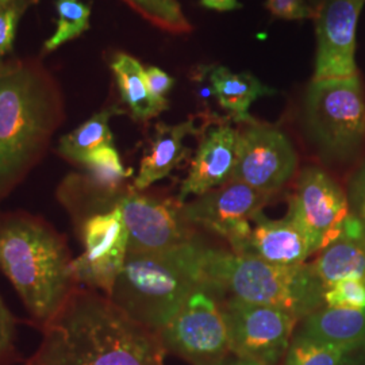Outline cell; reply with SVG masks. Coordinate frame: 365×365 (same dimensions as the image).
Segmentation results:
<instances>
[{
    "instance_id": "1",
    "label": "cell",
    "mask_w": 365,
    "mask_h": 365,
    "mask_svg": "<svg viewBox=\"0 0 365 365\" xmlns=\"http://www.w3.org/2000/svg\"><path fill=\"white\" fill-rule=\"evenodd\" d=\"M158 333L107 297L76 289L43 327L31 365H165Z\"/></svg>"
},
{
    "instance_id": "2",
    "label": "cell",
    "mask_w": 365,
    "mask_h": 365,
    "mask_svg": "<svg viewBox=\"0 0 365 365\" xmlns=\"http://www.w3.org/2000/svg\"><path fill=\"white\" fill-rule=\"evenodd\" d=\"M63 115L60 90L42 66H0V200L43 155Z\"/></svg>"
},
{
    "instance_id": "3",
    "label": "cell",
    "mask_w": 365,
    "mask_h": 365,
    "mask_svg": "<svg viewBox=\"0 0 365 365\" xmlns=\"http://www.w3.org/2000/svg\"><path fill=\"white\" fill-rule=\"evenodd\" d=\"M0 268L42 327L75 291L66 241L48 225L25 214L0 218Z\"/></svg>"
},
{
    "instance_id": "4",
    "label": "cell",
    "mask_w": 365,
    "mask_h": 365,
    "mask_svg": "<svg viewBox=\"0 0 365 365\" xmlns=\"http://www.w3.org/2000/svg\"><path fill=\"white\" fill-rule=\"evenodd\" d=\"M199 252L196 241L161 253L128 252L107 298L133 319L158 333L196 289L206 288Z\"/></svg>"
},
{
    "instance_id": "5",
    "label": "cell",
    "mask_w": 365,
    "mask_h": 365,
    "mask_svg": "<svg viewBox=\"0 0 365 365\" xmlns=\"http://www.w3.org/2000/svg\"><path fill=\"white\" fill-rule=\"evenodd\" d=\"M199 260L205 287L210 292H229L230 298L276 307L298 321L325 306V286L310 264L274 265L202 245Z\"/></svg>"
},
{
    "instance_id": "6",
    "label": "cell",
    "mask_w": 365,
    "mask_h": 365,
    "mask_svg": "<svg viewBox=\"0 0 365 365\" xmlns=\"http://www.w3.org/2000/svg\"><path fill=\"white\" fill-rule=\"evenodd\" d=\"M304 119L324 156L353 155L365 140V99L359 76L313 80L306 93Z\"/></svg>"
},
{
    "instance_id": "7",
    "label": "cell",
    "mask_w": 365,
    "mask_h": 365,
    "mask_svg": "<svg viewBox=\"0 0 365 365\" xmlns=\"http://www.w3.org/2000/svg\"><path fill=\"white\" fill-rule=\"evenodd\" d=\"M221 310L233 356L262 365H277L284 359L298 322L294 315L235 298L226 300Z\"/></svg>"
},
{
    "instance_id": "8",
    "label": "cell",
    "mask_w": 365,
    "mask_h": 365,
    "mask_svg": "<svg viewBox=\"0 0 365 365\" xmlns=\"http://www.w3.org/2000/svg\"><path fill=\"white\" fill-rule=\"evenodd\" d=\"M158 337L167 352L194 365L212 364L230 353L221 304L206 288L196 289Z\"/></svg>"
},
{
    "instance_id": "9",
    "label": "cell",
    "mask_w": 365,
    "mask_h": 365,
    "mask_svg": "<svg viewBox=\"0 0 365 365\" xmlns=\"http://www.w3.org/2000/svg\"><path fill=\"white\" fill-rule=\"evenodd\" d=\"M298 156L287 135L279 129L250 123L238 131L235 170L230 182L274 195L294 176Z\"/></svg>"
},
{
    "instance_id": "10",
    "label": "cell",
    "mask_w": 365,
    "mask_h": 365,
    "mask_svg": "<svg viewBox=\"0 0 365 365\" xmlns=\"http://www.w3.org/2000/svg\"><path fill=\"white\" fill-rule=\"evenodd\" d=\"M288 214L309 238L312 253H319L339 240L351 210L339 182L325 170L309 167L300 173Z\"/></svg>"
},
{
    "instance_id": "11",
    "label": "cell",
    "mask_w": 365,
    "mask_h": 365,
    "mask_svg": "<svg viewBox=\"0 0 365 365\" xmlns=\"http://www.w3.org/2000/svg\"><path fill=\"white\" fill-rule=\"evenodd\" d=\"M115 205L129 233V252L161 253L195 241L179 200L130 190Z\"/></svg>"
},
{
    "instance_id": "12",
    "label": "cell",
    "mask_w": 365,
    "mask_h": 365,
    "mask_svg": "<svg viewBox=\"0 0 365 365\" xmlns=\"http://www.w3.org/2000/svg\"><path fill=\"white\" fill-rule=\"evenodd\" d=\"M271 196L247 184L229 182L196 196L190 203H182V212L191 225L221 235L233 253L241 255L252 230L253 217L262 211Z\"/></svg>"
},
{
    "instance_id": "13",
    "label": "cell",
    "mask_w": 365,
    "mask_h": 365,
    "mask_svg": "<svg viewBox=\"0 0 365 365\" xmlns=\"http://www.w3.org/2000/svg\"><path fill=\"white\" fill-rule=\"evenodd\" d=\"M81 238L84 252L72 260L76 283L105 291L108 297L129 252V233L117 205L87 218Z\"/></svg>"
},
{
    "instance_id": "14",
    "label": "cell",
    "mask_w": 365,
    "mask_h": 365,
    "mask_svg": "<svg viewBox=\"0 0 365 365\" xmlns=\"http://www.w3.org/2000/svg\"><path fill=\"white\" fill-rule=\"evenodd\" d=\"M365 0H324L317 14L314 80L357 76L356 27Z\"/></svg>"
},
{
    "instance_id": "15",
    "label": "cell",
    "mask_w": 365,
    "mask_h": 365,
    "mask_svg": "<svg viewBox=\"0 0 365 365\" xmlns=\"http://www.w3.org/2000/svg\"><path fill=\"white\" fill-rule=\"evenodd\" d=\"M238 131L230 123H218L205 133L182 182L178 200L200 196L230 182L235 164Z\"/></svg>"
},
{
    "instance_id": "16",
    "label": "cell",
    "mask_w": 365,
    "mask_h": 365,
    "mask_svg": "<svg viewBox=\"0 0 365 365\" xmlns=\"http://www.w3.org/2000/svg\"><path fill=\"white\" fill-rule=\"evenodd\" d=\"M241 255L292 267L306 264L313 253L309 238L289 214L274 221L259 212L252 220V230Z\"/></svg>"
},
{
    "instance_id": "17",
    "label": "cell",
    "mask_w": 365,
    "mask_h": 365,
    "mask_svg": "<svg viewBox=\"0 0 365 365\" xmlns=\"http://www.w3.org/2000/svg\"><path fill=\"white\" fill-rule=\"evenodd\" d=\"M196 131L194 119L179 125L157 123L150 148L143 158L140 172L133 182V190L143 191L167 178L190 152L182 144L184 138L190 134H196Z\"/></svg>"
},
{
    "instance_id": "18",
    "label": "cell",
    "mask_w": 365,
    "mask_h": 365,
    "mask_svg": "<svg viewBox=\"0 0 365 365\" xmlns=\"http://www.w3.org/2000/svg\"><path fill=\"white\" fill-rule=\"evenodd\" d=\"M207 72L218 105L237 122L256 123L249 114L250 106L264 95H274V90L250 73H235L225 66H211Z\"/></svg>"
},
{
    "instance_id": "19",
    "label": "cell",
    "mask_w": 365,
    "mask_h": 365,
    "mask_svg": "<svg viewBox=\"0 0 365 365\" xmlns=\"http://www.w3.org/2000/svg\"><path fill=\"white\" fill-rule=\"evenodd\" d=\"M302 321L299 331L318 341L344 348L365 344V309L322 307Z\"/></svg>"
},
{
    "instance_id": "20",
    "label": "cell",
    "mask_w": 365,
    "mask_h": 365,
    "mask_svg": "<svg viewBox=\"0 0 365 365\" xmlns=\"http://www.w3.org/2000/svg\"><path fill=\"white\" fill-rule=\"evenodd\" d=\"M310 265L325 288L346 277L365 279V238L341 235Z\"/></svg>"
},
{
    "instance_id": "21",
    "label": "cell",
    "mask_w": 365,
    "mask_h": 365,
    "mask_svg": "<svg viewBox=\"0 0 365 365\" xmlns=\"http://www.w3.org/2000/svg\"><path fill=\"white\" fill-rule=\"evenodd\" d=\"M111 68L117 78L122 101L130 108L131 115L138 120H148L167 110L150 95L143 66L128 54H118Z\"/></svg>"
},
{
    "instance_id": "22",
    "label": "cell",
    "mask_w": 365,
    "mask_h": 365,
    "mask_svg": "<svg viewBox=\"0 0 365 365\" xmlns=\"http://www.w3.org/2000/svg\"><path fill=\"white\" fill-rule=\"evenodd\" d=\"M119 114H123V111L118 107H110L92 115L78 129L71 131L60 140L58 152L66 158L80 164L98 148L113 144L110 119Z\"/></svg>"
},
{
    "instance_id": "23",
    "label": "cell",
    "mask_w": 365,
    "mask_h": 365,
    "mask_svg": "<svg viewBox=\"0 0 365 365\" xmlns=\"http://www.w3.org/2000/svg\"><path fill=\"white\" fill-rule=\"evenodd\" d=\"M80 164L86 170L87 190L96 195L117 194L122 184L133 173V170L123 167L119 153L113 144L98 148Z\"/></svg>"
},
{
    "instance_id": "24",
    "label": "cell",
    "mask_w": 365,
    "mask_h": 365,
    "mask_svg": "<svg viewBox=\"0 0 365 365\" xmlns=\"http://www.w3.org/2000/svg\"><path fill=\"white\" fill-rule=\"evenodd\" d=\"M349 348L327 344L298 331L292 336L283 365H339Z\"/></svg>"
},
{
    "instance_id": "25",
    "label": "cell",
    "mask_w": 365,
    "mask_h": 365,
    "mask_svg": "<svg viewBox=\"0 0 365 365\" xmlns=\"http://www.w3.org/2000/svg\"><path fill=\"white\" fill-rule=\"evenodd\" d=\"M57 29L45 42V51L52 52L68 41L76 38L90 27V7L80 0H57Z\"/></svg>"
},
{
    "instance_id": "26",
    "label": "cell",
    "mask_w": 365,
    "mask_h": 365,
    "mask_svg": "<svg viewBox=\"0 0 365 365\" xmlns=\"http://www.w3.org/2000/svg\"><path fill=\"white\" fill-rule=\"evenodd\" d=\"M155 26L176 34L190 33L192 26L182 14L178 0H125Z\"/></svg>"
},
{
    "instance_id": "27",
    "label": "cell",
    "mask_w": 365,
    "mask_h": 365,
    "mask_svg": "<svg viewBox=\"0 0 365 365\" xmlns=\"http://www.w3.org/2000/svg\"><path fill=\"white\" fill-rule=\"evenodd\" d=\"M324 307L365 309V279L346 277L325 288Z\"/></svg>"
},
{
    "instance_id": "28",
    "label": "cell",
    "mask_w": 365,
    "mask_h": 365,
    "mask_svg": "<svg viewBox=\"0 0 365 365\" xmlns=\"http://www.w3.org/2000/svg\"><path fill=\"white\" fill-rule=\"evenodd\" d=\"M25 7L26 4L22 0L0 6V66L3 56L13 49L16 25Z\"/></svg>"
},
{
    "instance_id": "29",
    "label": "cell",
    "mask_w": 365,
    "mask_h": 365,
    "mask_svg": "<svg viewBox=\"0 0 365 365\" xmlns=\"http://www.w3.org/2000/svg\"><path fill=\"white\" fill-rule=\"evenodd\" d=\"M346 197L351 214L361 222L365 229V160L349 182Z\"/></svg>"
},
{
    "instance_id": "30",
    "label": "cell",
    "mask_w": 365,
    "mask_h": 365,
    "mask_svg": "<svg viewBox=\"0 0 365 365\" xmlns=\"http://www.w3.org/2000/svg\"><path fill=\"white\" fill-rule=\"evenodd\" d=\"M265 7L269 13L287 21L312 18L314 11L304 0H267Z\"/></svg>"
},
{
    "instance_id": "31",
    "label": "cell",
    "mask_w": 365,
    "mask_h": 365,
    "mask_svg": "<svg viewBox=\"0 0 365 365\" xmlns=\"http://www.w3.org/2000/svg\"><path fill=\"white\" fill-rule=\"evenodd\" d=\"M145 78H146V84L150 95L153 96V99L158 102L160 105L167 106V93L170 92V88L175 84V80L170 78V75L164 71H161L160 68L156 66H149L145 71Z\"/></svg>"
},
{
    "instance_id": "32",
    "label": "cell",
    "mask_w": 365,
    "mask_h": 365,
    "mask_svg": "<svg viewBox=\"0 0 365 365\" xmlns=\"http://www.w3.org/2000/svg\"><path fill=\"white\" fill-rule=\"evenodd\" d=\"M15 319L9 307L0 298V357L13 349Z\"/></svg>"
},
{
    "instance_id": "33",
    "label": "cell",
    "mask_w": 365,
    "mask_h": 365,
    "mask_svg": "<svg viewBox=\"0 0 365 365\" xmlns=\"http://www.w3.org/2000/svg\"><path fill=\"white\" fill-rule=\"evenodd\" d=\"M339 365H365V344L349 348L344 353Z\"/></svg>"
},
{
    "instance_id": "34",
    "label": "cell",
    "mask_w": 365,
    "mask_h": 365,
    "mask_svg": "<svg viewBox=\"0 0 365 365\" xmlns=\"http://www.w3.org/2000/svg\"><path fill=\"white\" fill-rule=\"evenodd\" d=\"M200 4L217 11H232L241 7L238 0H200Z\"/></svg>"
},
{
    "instance_id": "35",
    "label": "cell",
    "mask_w": 365,
    "mask_h": 365,
    "mask_svg": "<svg viewBox=\"0 0 365 365\" xmlns=\"http://www.w3.org/2000/svg\"><path fill=\"white\" fill-rule=\"evenodd\" d=\"M207 365H262L259 364V363H256V361H250V360H244V359H238V357H235V359H227V357H225L223 360H220V361H217V363H212V364Z\"/></svg>"
},
{
    "instance_id": "36",
    "label": "cell",
    "mask_w": 365,
    "mask_h": 365,
    "mask_svg": "<svg viewBox=\"0 0 365 365\" xmlns=\"http://www.w3.org/2000/svg\"><path fill=\"white\" fill-rule=\"evenodd\" d=\"M13 1H16V0H0V6H3V4H9V3H13Z\"/></svg>"
},
{
    "instance_id": "37",
    "label": "cell",
    "mask_w": 365,
    "mask_h": 365,
    "mask_svg": "<svg viewBox=\"0 0 365 365\" xmlns=\"http://www.w3.org/2000/svg\"><path fill=\"white\" fill-rule=\"evenodd\" d=\"M26 365H31V364H30V363H27V364H26Z\"/></svg>"
}]
</instances>
